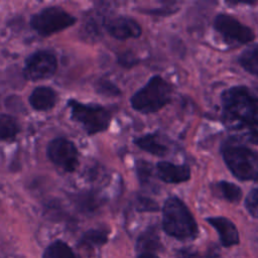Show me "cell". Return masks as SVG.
<instances>
[{
    "label": "cell",
    "instance_id": "cell-15",
    "mask_svg": "<svg viewBox=\"0 0 258 258\" xmlns=\"http://www.w3.org/2000/svg\"><path fill=\"white\" fill-rule=\"evenodd\" d=\"M162 249V243L160 241L156 228L150 227L146 229L138 238L136 243V250L141 253H153Z\"/></svg>",
    "mask_w": 258,
    "mask_h": 258
},
{
    "label": "cell",
    "instance_id": "cell-4",
    "mask_svg": "<svg viewBox=\"0 0 258 258\" xmlns=\"http://www.w3.org/2000/svg\"><path fill=\"white\" fill-rule=\"evenodd\" d=\"M224 160L231 172L240 180L256 179L258 176V154L238 144H226L222 148Z\"/></svg>",
    "mask_w": 258,
    "mask_h": 258
},
{
    "label": "cell",
    "instance_id": "cell-3",
    "mask_svg": "<svg viewBox=\"0 0 258 258\" xmlns=\"http://www.w3.org/2000/svg\"><path fill=\"white\" fill-rule=\"evenodd\" d=\"M171 93V86L160 76H154L131 97V106L144 114L155 113L170 102Z\"/></svg>",
    "mask_w": 258,
    "mask_h": 258
},
{
    "label": "cell",
    "instance_id": "cell-9",
    "mask_svg": "<svg viewBox=\"0 0 258 258\" xmlns=\"http://www.w3.org/2000/svg\"><path fill=\"white\" fill-rule=\"evenodd\" d=\"M57 69V60L53 53L39 50L29 55L25 60L23 75L26 80L40 81L54 75Z\"/></svg>",
    "mask_w": 258,
    "mask_h": 258
},
{
    "label": "cell",
    "instance_id": "cell-6",
    "mask_svg": "<svg viewBox=\"0 0 258 258\" xmlns=\"http://www.w3.org/2000/svg\"><path fill=\"white\" fill-rule=\"evenodd\" d=\"M76 22V18L61 7L50 6L33 14L30 26L41 36H48L63 30Z\"/></svg>",
    "mask_w": 258,
    "mask_h": 258
},
{
    "label": "cell",
    "instance_id": "cell-25",
    "mask_svg": "<svg viewBox=\"0 0 258 258\" xmlns=\"http://www.w3.org/2000/svg\"><path fill=\"white\" fill-rule=\"evenodd\" d=\"M176 256L178 258H208L207 252L200 253L199 251L192 250L190 248H183L176 252Z\"/></svg>",
    "mask_w": 258,
    "mask_h": 258
},
{
    "label": "cell",
    "instance_id": "cell-27",
    "mask_svg": "<svg viewBox=\"0 0 258 258\" xmlns=\"http://www.w3.org/2000/svg\"><path fill=\"white\" fill-rule=\"evenodd\" d=\"M255 181H256V183H257V184H258V176H257V178H256V179H255Z\"/></svg>",
    "mask_w": 258,
    "mask_h": 258
},
{
    "label": "cell",
    "instance_id": "cell-13",
    "mask_svg": "<svg viewBox=\"0 0 258 258\" xmlns=\"http://www.w3.org/2000/svg\"><path fill=\"white\" fill-rule=\"evenodd\" d=\"M56 103V94L49 87H37L29 96V104L37 111L50 110Z\"/></svg>",
    "mask_w": 258,
    "mask_h": 258
},
{
    "label": "cell",
    "instance_id": "cell-20",
    "mask_svg": "<svg viewBox=\"0 0 258 258\" xmlns=\"http://www.w3.org/2000/svg\"><path fill=\"white\" fill-rule=\"evenodd\" d=\"M108 240V231L102 229H94L86 232L81 241L80 246L84 248H95L104 245Z\"/></svg>",
    "mask_w": 258,
    "mask_h": 258
},
{
    "label": "cell",
    "instance_id": "cell-12",
    "mask_svg": "<svg viewBox=\"0 0 258 258\" xmlns=\"http://www.w3.org/2000/svg\"><path fill=\"white\" fill-rule=\"evenodd\" d=\"M158 177L167 183H180L189 179L190 169L187 165L173 164L167 161H160L156 165Z\"/></svg>",
    "mask_w": 258,
    "mask_h": 258
},
{
    "label": "cell",
    "instance_id": "cell-7",
    "mask_svg": "<svg viewBox=\"0 0 258 258\" xmlns=\"http://www.w3.org/2000/svg\"><path fill=\"white\" fill-rule=\"evenodd\" d=\"M214 27L229 45H241L254 39V33L251 28L227 13H221L216 16Z\"/></svg>",
    "mask_w": 258,
    "mask_h": 258
},
{
    "label": "cell",
    "instance_id": "cell-23",
    "mask_svg": "<svg viewBox=\"0 0 258 258\" xmlns=\"http://www.w3.org/2000/svg\"><path fill=\"white\" fill-rule=\"evenodd\" d=\"M97 90L99 93L104 95H109V96H116L120 93L118 88L115 87L111 82L107 80H100L97 86Z\"/></svg>",
    "mask_w": 258,
    "mask_h": 258
},
{
    "label": "cell",
    "instance_id": "cell-2",
    "mask_svg": "<svg viewBox=\"0 0 258 258\" xmlns=\"http://www.w3.org/2000/svg\"><path fill=\"white\" fill-rule=\"evenodd\" d=\"M162 227L167 235L178 240L195 239L199 232L191 213L176 197H169L163 205Z\"/></svg>",
    "mask_w": 258,
    "mask_h": 258
},
{
    "label": "cell",
    "instance_id": "cell-16",
    "mask_svg": "<svg viewBox=\"0 0 258 258\" xmlns=\"http://www.w3.org/2000/svg\"><path fill=\"white\" fill-rule=\"evenodd\" d=\"M212 190L217 197L231 203H238L242 198L241 188L229 181L222 180L212 184Z\"/></svg>",
    "mask_w": 258,
    "mask_h": 258
},
{
    "label": "cell",
    "instance_id": "cell-5",
    "mask_svg": "<svg viewBox=\"0 0 258 258\" xmlns=\"http://www.w3.org/2000/svg\"><path fill=\"white\" fill-rule=\"evenodd\" d=\"M72 117L79 122L90 135L106 130L110 124L111 113L99 105H86L74 99L69 100Z\"/></svg>",
    "mask_w": 258,
    "mask_h": 258
},
{
    "label": "cell",
    "instance_id": "cell-10",
    "mask_svg": "<svg viewBox=\"0 0 258 258\" xmlns=\"http://www.w3.org/2000/svg\"><path fill=\"white\" fill-rule=\"evenodd\" d=\"M107 29L113 37L120 40L136 38L141 35V27L138 22L127 16H119L110 20Z\"/></svg>",
    "mask_w": 258,
    "mask_h": 258
},
{
    "label": "cell",
    "instance_id": "cell-21",
    "mask_svg": "<svg viewBox=\"0 0 258 258\" xmlns=\"http://www.w3.org/2000/svg\"><path fill=\"white\" fill-rule=\"evenodd\" d=\"M137 174L142 184H149L152 177V166L144 160H139L136 164Z\"/></svg>",
    "mask_w": 258,
    "mask_h": 258
},
{
    "label": "cell",
    "instance_id": "cell-24",
    "mask_svg": "<svg viewBox=\"0 0 258 258\" xmlns=\"http://www.w3.org/2000/svg\"><path fill=\"white\" fill-rule=\"evenodd\" d=\"M137 209L142 212H155L158 210V205L147 198H139L137 201Z\"/></svg>",
    "mask_w": 258,
    "mask_h": 258
},
{
    "label": "cell",
    "instance_id": "cell-22",
    "mask_svg": "<svg viewBox=\"0 0 258 258\" xmlns=\"http://www.w3.org/2000/svg\"><path fill=\"white\" fill-rule=\"evenodd\" d=\"M245 207L251 216L258 218V188H254L248 194Z\"/></svg>",
    "mask_w": 258,
    "mask_h": 258
},
{
    "label": "cell",
    "instance_id": "cell-14",
    "mask_svg": "<svg viewBox=\"0 0 258 258\" xmlns=\"http://www.w3.org/2000/svg\"><path fill=\"white\" fill-rule=\"evenodd\" d=\"M134 143L141 149L156 156H164L169 151L168 146L162 141L158 134H146L135 139Z\"/></svg>",
    "mask_w": 258,
    "mask_h": 258
},
{
    "label": "cell",
    "instance_id": "cell-11",
    "mask_svg": "<svg viewBox=\"0 0 258 258\" xmlns=\"http://www.w3.org/2000/svg\"><path fill=\"white\" fill-rule=\"evenodd\" d=\"M207 222L218 232L220 241L224 247L239 244V233L232 221L225 217H211L207 218Z\"/></svg>",
    "mask_w": 258,
    "mask_h": 258
},
{
    "label": "cell",
    "instance_id": "cell-17",
    "mask_svg": "<svg viewBox=\"0 0 258 258\" xmlns=\"http://www.w3.org/2000/svg\"><path fill=\"white\" fill-rule=\"evenodd\" d=\"M19 131L20 127L12 116L0 114V140L11 141L16 137Z\"/></svg>",
    "mask_w": 258,
    "mask_h": 258
},
{
    "label": "cell",
    "instance_id": "cell-1",
    "mask_svg": "<svg viewBox=\"0 0 258 258\" xmlns=\"http://www.w3.org/2000/svg\"><path fill=\"white\" fill-rule=\"evenodd\" d=\"M224 120L232 130L258 143V97L246 87H232L222 94Z\"/></svg>",
    "mask_w": 258,
    "mask_h": 258
},
{
    "label": "cell",
    "instance_id": "cell-19",
    "mask_svg": "<svg viewBox=\"0 0 258 258\" xmlns=\"http://www.w3.org/2000/svg\"><path fill=\"white\" fill-rule=\"evenodd\" d=\"M239 62L247 72L258 76V43L246 48L240 54Z\"/></svg>",
    "mask_w": 258,
    "mask_h": 258
},
{
    "label": "cell",
    "instance_id": "cell-26",
    "mask_svg": "<svg viewBox=\"0 0 258 258\" xmlns=\"http://www.w3.org/2000/svg\"><path fill=\"white\" fill-rule=\"evenodd\" d=\"M138 258H159L154 253H141Z\"/></svg>",
    "mask_w": 258,
    "mask_h": 258
},
{
    "label": "cell",
    "instance_id": "cell-8",
    "mask_svg": "<svg viewBox=\"0 0 258 258\" xmlns=\"http://www.w3.org/2000/svg\"><path fill=\"white\" fill-rule=\"evenodd\" d=\"M49 160L61 169L73 172L79 166V153L75 144L63 137L51 140L46 148Z\"/></svg>",
    "mask_w": 258,
    "mask_h": 258
},
{
    "label": "cell",
    "instance_id": "cell-18",
    "mask_svg": "<svg viewBox=\"0 0 258 258\" xmlns=\"http://www.w3.org/2000/svg\"><path fill=\"white\" fill-rule=\"evenodd\" d=\"M42 258H80L63 241L52 242L44 251Z\"/></svg>",
    "mask_w": 258,
    "mask_h": 258
}]
</instances>
